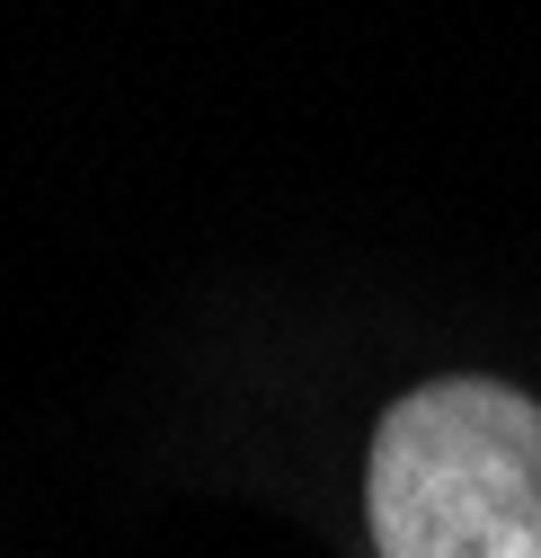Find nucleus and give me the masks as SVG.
Returning a JSON list of instances; mask_svg holds the SVG:
<instances>
[{
  "mask_svg": "<svg viewBox=\"0 0 541 558\" xmlns=\"http://www.w3.org/2000/svg\"><path fill=\"white\" fill-rule=\"evenodd\" d=\"M382 558H541V399L444 373L382 408L364 452Z\"/></svg>",
  "mask_w": 541,
  "mask_h": 558,
  "instance_id": "f257e3e1",
  "label": "nucleus"
}]
</instances>
